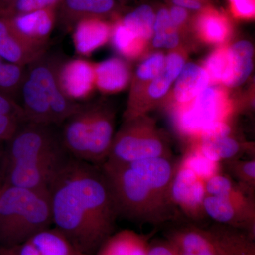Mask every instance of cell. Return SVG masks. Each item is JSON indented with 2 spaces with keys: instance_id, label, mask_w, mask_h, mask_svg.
<instances>
[{
  "instance_id": "cell-34",
  "label": "cell",
  "mask_w": 255,
  "mask_h": 255,
  "mask_svg": "<svg viewBox=\"0 0 255 255\" xmlns=\"http://www.w3.org/2000/svg\"><path fill=\"white\" fill-rule=\"evenodd\" d=\"M165 58L162 53H155L142 62L137 68V78L141 80L154 79L163 70Z\"/></svg>"
},
{
  "instance_id": "cell-3",
  "label": "cell",
  "mask_w": 255,
  "mask_h": 255,
  "mask_svg": "<svg viewBox=\"0 0 255 255\" xmlns=\"http://www.w3.org/2000/svg\"><path fill=\"white\" fill-rule=\"evenodd\" d=\"M60 55L45 53L26 66L17 102L25 122L61 125L82 107L69 100L59 86L58 73L63 62Z\"/></svg>"
},
{
  "instance_id": "cell-12",
  "label": "cell",
  "mask_w": 255,
  "mask_h": 255,
  "mask_svg": "<svg viewBox=\"0 0 255 255\" xmlns=\"http://www.w3.org/2000/svg\"><path fill=\"white\" fill-rule=\"evenodd\" d=\"M58 80L65 97L80 103L90 97L96 87L95 65L83 58L63 60Z\"/></svg>"
},
{
  "instance_id": "cell-28",
  "label": "cell",
  "mask_w": 255,
  "mask_h": 255,
  "mask_svg": "<svg viewBox=\"0 0 255 255\" xmlns=\"http://www.w3.org/2000/svg\"><path fill=\"white\" fill-rule=\"evenodd\" d=\"M111 38L115 49L126 58H135L143 49L145 41L128 28L119 18H114Z\"/></svg>"
},
{
  "instance_id": "cell-2",
  "label": "cell",
  "mask_w": 255,
  "mask_h": 255,
  "mask_svg": "<svg viewBox=\"0 0 255 255\" xmlns=\"http://www.w3.org/2000/svg\"><path fill=\"white\" fill-rule=\"evenodd\" d=\"M179 162L172 156L100 165L119 216L155 226L177 219L179 209L172 199V184Z\"/></svg>"
},
{
  "instance_id": "cell-35",
  "label": "cell",
  "mask_w": 255,
  "mask_h": 255,
  "mask_svg": "<svg viewBox=\"0 0 255 255\" xmlns=\"http://www.w3.org/2000/svg\"><path fill=\"white\" fill-rule=\"evenodd\" d=\"M230 12L233 17L252 20L255 16V0H228Z\"/></svg>"
},
{
  "instance_id": "cell-46",
  "label": "cell",
  "mask_w": 255,
  "mask_h": 255,
  "mask_svg": "<svg viewBox=\"0 0 255 255\" xmlns=\"http://www.w3.org/2000/svg\"><path fill=\"white\" fill-rule=\"evenodd\" d=\"M76 255H88L84 254V253H81V252L78 251V253H77Z\"/></svg>"
},
{
  "instance_id": "cell-47",
  "label": "cell",
  "mask_w": 255,
  "mask_h": 255,
  "mask_svg": "<svg viewBox=\"0 0 255 255\" xmlns=\"http://www.w3.org/2000/svg\"><path fill=\"white\" fill-rule=\"evenodd\" d=\"M1 61H2V59H1V58H0V62H1Z\"/></svg>"
},
{
  "instance_id": "cell-24",
  "label": "cell",
  "mask_w": 255,
  "mask_h": 255,
  "mask_svg": "<svg viewBox=\"0 0 255 255\" xmlns=\"http://www.w3.org/2000/svg\"><path fill=\"white\" fill-rule=\"evenodd\" d=\"M210 79L204 68L194 63H188L183 68L174 86V96L182 104L191 102L205 90Z\"/></svg>"
},
{
  "instance_id": "cell-13",
  "label": "cell",
  "mask_w": 255,
  "mask_h": 255,
  "mask_svg": "<svg viewBox=\"0 0 255 255\" xmlns=\"http://www.w3.org/2000/svg\"><path fill=\"white\" fill-rule=\"evenodd\" d=\"M6 17L25 41L32 46L47 49L50 35L57 23V9L38 10Z\"/></svg>"
},
{
  "instance_id": "cell-11",
  "label": "cell",
  "mask_w": 255,
  "mask_h": 255,
  "mask_svg": "<svg viewBox=\"0 0 255 255\" xmlns=\"http://www.w3.org/2000/svg\"><path fill=\"white\" fill-rule=\"evenodd\" d=\"M204 211L216 223L245 231L255 238V203H243L206 195Z\"/></svg>"
},
{
  "instance_id": "cell-6",
  "label": "cell",
  "mask_w": 255,
  "mask_h": 255,
  "mask_svg": "<svg viewBox=\"0 0 255 255\" xmlns=\"http://www.w3.org/2000/svg\"><path fill=\"white\" fill-rule=\"evenodd\" d=\"M172 156L169 145L154 122L140 116L126 121L125 125L114 137L106 162L127 163Z\"/></svg>"
},
{
  "instance_id": "cell-10",
  "label": "cell",
  "mask_w": 255,
  "mask_h": 255,
  "mask_svg": "<svg viewBox=\"0 0 255 255\" xmlns=\"http://www.w3.org/2000/svg\"><path fill=\"white\" fill-rule=\"evenodd\" d=\"M205 182L182 161L179 160L172 184V197L177 209L189 219H205L204 201L206 196Z\"/></svg>"
},
{
  "instance_id": "cell-31",
  "label": "cell",
  "mask_w": 255,
  "mask_h": 255,
  "mask_svg": "<svg viewBox=\"0 0 255 255\" xmlns=\"http://www.w3.org/2000/svg\"><path fill=\"white\" fill-rule=\"evenodd\" d=\"M206 73L210 80L227 85L230 77L228 49L216 50L210 55L206 62Z\"/></svg>"
},
{
  "instance_id": "cell-39",
  "label": "cell",
  "mask_w": 255,
  "mask_h": 255,
  "mask_svg": "<svg viewBox=\"0 0 255 255\" xmlns=\"http://www.w3.org/2000/svg\"><path fill=\"white\" fill-rule=\"evenodd\" d=\"M167 10L172 23L178 29L187 23L189 17V10L172 5Z\"/></svg>"
},
{
  "instance_id": "cell-8",
  "label": "cell",
  "mask_w": 255,
  "mask_h": 255,
  "mask_svg": "<svg viewBox=\"0 0 255 255\" xmlns=\"http://www.w3.org/2000/svg\"><path fill=\"white\" fill-rule=\"evenodd\" d=\"M178 114L177 124L184 133L197 139L214 125L226 122L227 102L219 89L207 87Z\"/></svg>"
},
{
  "instance_id": "cell-25",
  "label": "cell",
  "mask_w": 255,
  "mask_h": 255,
  "mask_svg": "<svg viewBox=\"0 0 255 255\" xmlns=\"http://www.w3.org/2000/svg\"><path fill=\"white\" fill-rule=\"evenodd\" d=\"M230 78L226 86L242 85L253 70V48L250 42H238L228 48Z\"/></svg>"
},
{
  "instance_id": "cell-22",
  "label": "cell",
  "mask_w": 255,
  "mask_h": 255,
  "mask_svg": "<svg viewBox=\"0 0 255 255\" xmlns=\"http://www.w3.org/2000/svg\"><path fill=\"white\" fill-rule=\"evenodd\" d=\"M231 132L197 139L191 148L199 151L214 162L238 159L244 152L243 145L230 135Z\"/></svg>"
},
{
  "instance_id": "cell-18",
  "label": "cell",
  "mask_w": 255,
  "mask_h": 255,
  "mask_svg": "<svg viewBox=\"0 0 255 255\" xmlns=\"http://www.w3.org/2000/svg\"><path fill=\"white\" fill-rule=\"evenodd\" d=\"M178 255H218L207 230L188 226L174 228L166 240Z\"/></svg>"
},
{
  "instance_id": "cell-23",
  "label": "cell",
  "mask_w": 255,
  "mask_h": 255,
  "mask_svg": "<svg viewBox=\"0 0 255 255\" xmlns=\"http://www.w3.org/2000/svg\"><path fill=\"white\" fill-rule=\"evenodd\" d=\"M148 237L130 230L112 234L96 252V255H147Z\"/></svg>"
},
{
  "instance_id": "cell-42",
  "label": "cell",
  "mask_w": 255,
  "mask_h": 255,
  "mask_svg": "<svg viewBox=\"0 0 255 255\" xmlns=\"http://www.w3.org/2000/svg\"><path fill=\"white\" fill-rule=\"evenodd\" d=\"M172 6H179L189 10V11H197L200 10L206 4L198 0H167Z\"/></svg>"
},
{
  "instance_id": "cell-44",
  "label": "cell",
  "mask_w": 255,
  "mask_h": 255,
  "mask_svg": "<svg viewBox=\"0 0 255 255\" xmlns=\"http://www.w3.org/2000/svg\"><path fill=\"white\" fill-rule=\"evenodd\" d=\"M0 255H15L11 248L0 247Z\"/></svg>"
},
{
  "instance_id": "cell-9",
  "label": "cell",
  "mask_w": 255,
  "mask_h": 255,
  "mask_svg": "<svg viewBox=\"0 0 255 255\" xmlns=\"http://www.w3.org/2000/svg\"><path fill=\"white\" fill-rule=\"evenodd\" d=\"M71 157L66 153L38 162L9 164L5 185L48 192L55 177Z\"/></svg>"
},
{
  "instance_id": "cell-5",
  "label": "cell",
  "mask_w": 255,
  "mask_h": 255,
  "mask_svg": "<svg viewBox=\"0 0 255 255\" xmlns=\"http://www.w3.org/2000/svg\"><path fill=\"white\" fill-rule=\"evenodd\" d=\"M62 125V142L69 155L102 165L110 155L114 135V114L103 106L83 105Z\"/></svg>"
},
{
  "instance_id": "cell-32",
  "label": "cell",
  "mask_w": 255,
  "mask_h": 255,
  "mask_svg": "<svg viewBox=\"0 0 255 255\" xmlns=\"http://www.w3.org/2000/svg\"><path fill=\"white\" fill-rule=\"evenodd\" d=\"M181 161L205 181L221 169V163L208 159L199 151L192 148L189 149Z\"/></svg>"
},
{
  "instance_id": "cell-26",
  "label": "cell",
  "mask_w": 255,
  "mask_h": 255,
  "mask_svg": "<svg viewBox=\"0 0 255 255\" xmlns=\"http://www.w3.org/2000/svg\"><path fill=\"white\" fill-rule=\"evenodd\" d=\"M206 195L225 198L243 203H255V199L245 194L229 174L221 172L214 174L205 182Z\"/></svg>"
},
{
  "instance_id": "cell-29",
  "label": "cell",
  "mask_w": 255,
  "mask_h": 255,
  "mask_svg": "<svg viewBox=\"0 0 255 255\" xmlns=\"http://www.w3.org/2000/svg\"><path fill=\"white\" fill-rule=\"evenodd\" d=\"M229 175L244 191L245 194L255 199V159H233L223 162Z\"/></svg>"
},
{
  "instance_id": "cell-4",
  "label": "cell",
  "mask_w": 255,
  "mask_h": 255,
  "mask_svg": "<svg viewBox=\"0 0 255 255\" xmlns=\"http://www.w3.org/2000/svg\"><path fill=\"white\" fill-rule=\"evenodd\" d=\"M51 224L47 191L9 185L0 191V247L21 245Z\"/></svg>"
},
{
  "instance_id": "cell-15",
  "label": "cell",
  "mask_w": 255,
  "mask_h": 255,
  "mask_svg": "<svg viewBox=\"0 0 255 255\" xmlns=\"http://www.w3.org/2000/svg\"><path fill=\"white\" fill-rule=\"evenodd\" d=\"M46 52V48L32 46L25 41L14 31L7 18L0 16V58L1 59L26 66Z\"/></svg>"
},
{
  "instance_id": "cell-43",
  "label": "cell",
  "mask_w": 255,
  "mask_h": 255,
  "mask_svg": "<svg viewBox=\"0 0 255 255\" xmlns=\"http://www.w3.org/2000/svg\"><path fill=\"white\" fill-rule=\"evenodd\" d=\"M15 1L16 0H0V16L6 14Z\"/></svg>"
},
{
  "instance_id": "cell-38",
  "label": "cell",
  "mask_w": 255,
  "mask_h": 255,
  "mask_svg": "<svg viewBox=\"0 0 255 255\" xmlns=\"http://www.w3.org/2000/svg\"><path fill=\"white\" fill-rule=\"evenodd\" d=\"M0 114L10 116L25 122L21 107L11 97L0 94Z\"/></svg>"
},
{
  "instance_id": "cell-21",
  "label": "cell",
  "mask_w": 255,
  "mask_h": 255,
  "mask_svg": "<svg viewBox=\"0 0 255 255\" xmlns=\"http://www.w3.org/2000/svg\"><path fill=\"white\" fill-rule=\"evenodd\" d=\"M95 85L100 91L114 93L124 90L130 79L127 63L112 57L95 65Z\"/></svg>"
},
{
  "instance_id": "cell-30",
  "label": "cell",
  "mask_w": 255,
  "mask_h": 255,
  "mask_svg": "<svg viewBox=\"0 0 255 255\" xmlns=\"http://www.w3.org/2000/svg\"><path fill=\"white\" fill-rule=\"evenodd\" d=\"M26 66L9 62H0V94L17 102Z\"/></svg>"
},
{
  "instance_id": "cell-1",
  "label": "cell",
  "mask_w": 255,
  "mask_h": 255,
  "mask_svg": "<svg viewBox=\"0 0 255 255\" xmlns=\"http://www.w3.org/2000/svg\"><path fill=\"white\" fill-rule=\"evenodd\" d=\"M48 195L53 224L77 251L94 255L113 234L118 211L100 165L71 157Z\"/></svg>"
},
{
  "instance_id": "cell-16",
  "label": "cell",
  "mask_w": 255,
  "mask_h": 255,
  "mask_svg": "<svg viewBox=\"0 0 255 255\" xmlns=\"http://www.w3.org/2000/svg\"><path fill=\"white\" fill-rule=\"evenodd\" d=\"M15 255H76L78 251L57 228H46L21 245L11 248Z\"/></svg>"
},
{
  "instance_id": "cell-40",
  "label": "cell",
  "mask_w": 255,
  "mask_h": 255,
  "mask_svg": "<svg viewBox=\"0 0 255 255\" xmlns=\"http://www.w3.org/2000/svg\"><path fill=\"white\" fill-rule=\"evenodd\" d=\"M147 255H178L167 241H154L149 244Z\"/></svg>"
},
{
  "instance_id": "cell-45",
  "label": "cell",
  "mask_w": 255,
  "mask_h": 255,
  "mask_svg": "<svg viewBox=\"0 0 255 255\" xmlns=\"http://www.w3.org/2000/svg\"><path fill=\"white\" fill-rule=\"evenodd\" d=\"M198 1H200L201 2L204 3V4H207L208 1L209 0H198Z\"/></svg>"
},
{
  "instance_id": "cell-14",
  "label": "cell",
  "mask_w": 255,
  "mask_h": 255,
  "mask_svg": "<svg viewBox=\"0 0 255 255\" xmlns=\"http://www.w3.org/2000/svg\"><path fill=\"white\" fill-rule=\"evenodd\" d=\"M119 9L117 0H63L57 9V22L63 30L72 31L82 19L115 16Z\"/></svg>"
},
{
  "instance_id": "cell-17",
  "label": "cell",
  "mask_w": 255,
  "mask_h": 255,
  "mask_svg": "<svg viewBox=\"0 0 255 255\" xmlns=\"http://www.w3.org/2000/svg\"><path fill=\"white\" fill-rule=\"evenodd\" d=\"M112 24L103 18H87L74 26L73 41L75 51L87 56L103 46L112 36Z\"/></svg>"
},
{
  "instance_id": "cell-20",
  "label": "cell",
  "mask_w": 255,
  "mask_h": 255,
  "mask_svg": "<svg viewBox=\"0 0 255 255\" xmlns=\"http://www.w3.org/2000/svg\"><path fill=\"white\" fill-rule=\"evenodd\" d=\"M194 25L202 38L214 43H222L231 31V23L228 16L209 4L197 11Z\"/></svg>"
},
{
  "instance_id": "cell-19",
  "label": "cell",
  "mask_w": 255,
  "mask_h": 255,
  "mask_svg": "<svg viewBox=\"0 0 255 255\" xmlns=\"http://www.w3.org/2000/svg\"><path fill=\"white\" fill-rule=\"evenodd\" d=\"M207 231L218 255H255V238L245 231L218 223Z\"/></svg>"
},
{
  "instance_id": "cell-36",
  "label": "cell",
  "mask_w": 255,
  "mask_h": 255,
  "mask_svg": "<svg viewBox=\"0 0 255 255\" xmlns=\"http://www.w3.org/2000/svg\"><path fill=\"white\" fill-rule=\"evenodd\" d=\"M176 80L169 72L163 68L160 73L153 79L149 87V95L153 99L161 98L168 91L171 84Z\"/></svg>"
},
{
  "instance_id": "cell-27",
  "label": "cell",
  "mask_w": 255,
  "mask_h": 255,
  "mask_svg": "<svg viewBox=\"0 0 255 255\" xmlns=\"http://www.w3.org/2000/svg\"><path fill=\"white\" fill-rule=\"evenodd\" d=\"M155 15L150 5L142 4L119 18L132 33L145 41L153 35Z\"/></svg>"
},
{
  "instance_id": "cell-33",
  "label": "cell",
  "mask_w": 255,
  "mask_h": 255,
  "mask_svg": "<svg viewBox=\"0 0 255 255\" xmlns=\"http://www.w3.org/2000/svg\"><path fill=\"white\" fill-rule=\"evenodd\" d=\"M63 0H16L7 12L2 16L25 14L38 10L58 9Z\"/></svg>"
},
{
  "instance_id": "cell-41",
  "label": "cell",
  "mask_w": 255,
  "mask_h": 255,
  "mask_svg": "<svg viewBox=\"0 0 255 255\" xmlns=\"http://www.w3.org/2000/svg\"><path fill=\"white\" fill-rule=\"evenodd\" d=\"M179 32L176 31L166 36H155L152 43L156 48H173L179 44Z\"/></svg>"
},
{
  "instance_id": "cell-37",
  "label": "cell",
  "mask_w": 255,
  "mask_h": 255,
  "mask_svg": "<svg viewBox=\"0 0 255 255\" xmlns=\"http://www.w3.org/2000/svg\"><path fill=\"white\" fill-rule=\"evenodd\" d=\"M23 123L21 119L0 114V142L9 141Z\"/></svg>"
},
{
  "instance_id": "cell-7",
  "label": "cell",
  "mask_w": 255,
  "mask_h": 255,
  "mask_svg": "<svg viewBox=\"0 0 255 255\" xmlns=\"http://www.w3.org/2000/svg\"><path fill=\"white\" fill-rule=\"evenodd\" d=\"M55 126L24 122L9 141V164L35 162L68 153Z\"/></svg>"
}]
</instances>
